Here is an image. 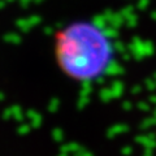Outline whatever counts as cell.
<instances>
[{
    "label": "cell",
    "instance_id": "6da1fadb",
    "mask_svg": "<svg viewBox=\"0 0 156 156\" xmlns=\"http://www.w3.org/2000/svg\"><path fill=\"white\" fill-rule=\"evenodd\" d=\"M53 57L60 72L80 83L96 81L109 69L113 46L108 35L91 21H74L53 37Z\"/></svg>",
    "mask_w": 156,
    "mask_h": 156
}]
</instances>
